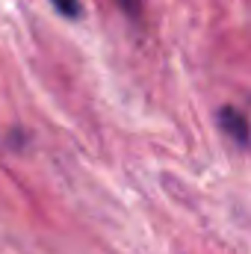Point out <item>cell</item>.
I'll use <instances>...</instances> for the list:
<instances>
[{"instance_id": "6da1fadb", "label": "cell", "mask_w": 251, "mask_h": 254, "mask_svg": "<svg viewBox=\"0 0 251 254\" xmlns=\"http://www.w3.org/2000/svg\"><path fill=\"white\" fill-rule=\"evenodd\" d=\"M219 125L222 130L240 145V148H246L249 145V125H246V116L240 113V110H234V107H225L222 113H219Z\"/></svg>"}, {"instance_id": "3957f363", "label": "cell", "mask_w": 251, "mask_h": 254, "mask_svg": "<svg viewBox=\"0 0 251 254\" xmlns=\"http://www.w3.org/2000/svg\"><path fill=\"white\" fill-rule=\"evenodd\" d=\"M119 3H122V9L127 15H136V0H119Z\"/></svg>"}, {"instance_id": "7a4b0ae2", "label": "cell", "mask_w": 251, "mask_h": 254, "mask_svg": "<svg viewBox=\"0 0 251 254\" xmlns=\"http://www.w3.org/2000/svg\"><path fill=\"white\" fill-rule=\"evenodd\" d=\"M51 6L65 18H80V0H51Z\"/></svg>"}]
</instances>
